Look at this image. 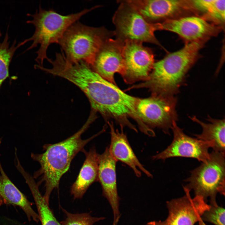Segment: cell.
Instances as JSON below:
<instances>
[{
    "instance_id": "cell-1",
    "label": "cell",
    "mask_w": 225,
    "mask_h": 225,
    "mask_svg": "<svg viewBox=\"0 0 225 225\" xmlns=\"http://www.w3.org/2000/svg\"><path fill=\"white\" fill-rule=\"evenodd\" d=\"M92 113L82 127L78 131L67 139L54 144H47L43 146L44 152L40 154L32 153L31 157L40 165V169L34 174V178L40 177V182H44L45 192L43 197L49 204L52 191L59 187L62 176L69 170L71 162L79 152L84 149L86 145L103 132L102 130L86 139H82V135L96 119Z\"/></svg>"
},
{
    "instance_id": "cell-2",
    "label": "cell",
    "mask_w": 225,
    "mask_h": 225,
    "mask_svg": "<svg viewBox=\"0 0 225 225\" xmlns=\"http://www.w3.org/2000/svg\"><path fill=\"white\" fill-rule=\"evenodd\" d=\"M203 42H190L155 62L147 80L125 91L146 88L152 95L173 96L178 92L186 73L197 60Z\"/></svg>"
},
{
    "instance_id": "cell-3",
    "label": "cell",
    "mask_w": 225,
    "mask_h": 225,
    "mask_svg": "<svg viewBox=\"0 0 225 225\" xmlns=\"http://www.w3.org/2000/svg\"><path fill=\"white\" fill-rule=\"evenodd\" d=\"M98 7L96 6L76 13L63 15L53 9H44L40 5L38 10L34 14H27V16L32 17V19L27 21V23L34 26L35 29L33 34L19 44L21 46L29 41H32L31 45L25 52L40 45L39 48L36 52L37 55L35 61L38 62V65L43 66L44 60L46 59L48 61L50 59L47 54L49 45L53 43L57 44L71 24Z\"/></svg>"
},
{
    "instance_id": "cell-4",
    "label": "cell",
    "mask_w": 225,
    "mask_h": 225,
    "mask_svg": "<svg viewBox=\"0 0 225 225\" xmlns=\"http://www.w3.org/2000/svg\"><path fill=\"white\" fill-rule=\"evenodd\" d=\"M114 36L113 32L104 27H91L78 21L67 29L57 44L68 61L90 65L102 44Z\"/></svg>"
},
{
    "instance_id": "cell-5",
    "label": "cell",
    "mask_w": 225,
    "mask_h": 225,
    "mask_svg": "<svg viewBox=\"0 0 225 225\" xmlns=\"http://www.w3.org/2000/svg\"><path fill=\"white\" fill-rule=\"evenodd\" d=\"M185 180L188 183L183 188L194 191L195 196L201 197L205 201L216 200L218 193L225 195V152L212 151L209 158L198 167L190 171Z\"/></svg>"
},
{
    "instance_id": "cell-6",
    "label": "cell",
    "mask_w": 225,
    "mask_h": 225,
    "mask_svg": "<svg viewBox=\"0 0 225 225\" xmlns=\"http://www.w3.org/2000/svg\"><path fill=\"white\" fill-rule=\"evenodd\" d=\"M118 2L120 5L112 18L116 39L124 43L145 42L160 45L154 34L157 30L155 24L147 21L127 0Z\"/></svg>"
},
{
    "instance_id": "cell-7",
    "label": "cell",
    "mask_w": 225,
    "mask_h": 225,
    "mask_svg": "<svg viewBox=\"0 0 225 225\" xmlns=\"http://www.w3.org/2000/svg\"><path fill=\"white\" fill-rule=\"evenodd\" d=\"M177 102L173 96L151 95L145 98H138L136 109L142 122L148 128L161 129L170 135L169 130L173 122L178 120L176 110Z\"/></svg>"
},
{
    "instance_id": "cell-8",
    "label": "cell",
    "mask_w": 225,
    "mask_h": 225,
    "mask_svg": "<svg viewBox=\"0 0 225 225\" xmlns=\"http://www.w3.org/2000/svg\"><path fill=\"white\" fill-rule=\"evenodd\" d=\"M123 54L124 69L121 76L124 82L131 84L147 80L155 62L150 49L141 42H126Z\"/></svg>"
},
{
    "instance_id": "cell-9",
    "label": "cell",
    "mask_w": 225,
    "mask_h": 225,
    "mask_svg": "<svg viewBox=\"0 0 225 225\" xmlns=\"http://www.w3.org/2000/svg\"><path fill=\"white\" fill-rule=\"evenodd\" d=\"M171 128L173 133L172 143L165 150L153 156V160H165L172 157H182L196 158L203 162L209 158L208 149L213 147V142L203 141L187 135L175 121Z\"/></svg>"
},
{
    "instance_id": "cell-10",
    "label": "cell",
    "mask_w": 225,
    "mask_h": 225,
    "mask_svg": "<svg viewBox=\"0 0 225 225\" xmlns=\"http://www.w3.org/2000/svg\"><path fill=\"white\" fill-rule=\"evenodd\" d=\"M124 44L116 39L108 38L101 45L90 64L101 77L115 85V74L118 73L121 76L124 71Z\"/></svg>"
},
{
    "instance_id": "cell-11",
    "label": "cell",
    "mask_w": 225,
    "mask_h": 225,
    "mask_svg": "<svg viewBox=\"0 0 225 225\" xmlns=\"http://www.w3.org/2000/svg\"><path fill=\"white\" fill-rule=\"evenodd\" d=\"M185 195L167 202L168 216L167 225H194L198 222L204 212L210 207L201 197L193 198L190 191L183 188Z\"/></svg>"
},
{
    "instance_id": "cell-12",
    "label": "cell",
    "mask_w": 225,
    "mask_h": 225,
    "mask_svg": "<svg viewBox=\"0 0 225 225\" xmlns=\"http://www.w3.org/2000/svg\"><path fill=\"white\" fill-rule=\"evenodd\" d=\"M156 26L157 30L174 32L190 42L205 40L220 30L204 18L195 16L168 19L156 23Z\"/></svg>"
},
{
    "instance_id": "cell-13",
    "label": "cell",
    "mask_w": 225,
    "mask_h": 225,
    "mask_svg": "<svg viewBox=\"0 0 225 225\" xmlns=\"http://www.w3.org/2000/svg\"><path fill=\"white\" fill-rule=\"evenodd\" d=\"M117 162L110 153L108 147L102 154H98V181L101 186L103 195L112 208L114 217L112 225H117L120 217V198L116 179Z\"/></svg>"
},
{
    "instance_id": "cell-14",
    "label": "cell",
    "mask_w": 225,
    "mask_h": 225,
    "mask_svg": "<svg viewBox=\"0 0 225 225\" xmlns=\"http://www.w3.org/2000/svg\"><path fill=\"white\" fill-rule=\"evenodd\" d=\"M110 128L111 141L109 150L114 158L129 166L138 177L141 176L142 171L147 176L152 178V175L145 169L141 163L134 153L124 132L123 128L120 127L121 130L115 129L112 121L107 122Z\"/></svg>"
},
{
    "instance_id": "cell-15",
    "label": "cell",
    "mask_w": 225,
    "mask_h": 225,
    "mask_svg": "<svg viewBox=\"0 0 225 225\" xmlns=\"http://www.w3.org/2000/svg\"><path fill=\"white\" fill-rule=\"evenodd\" d=\"M149 23L156 24L179 12L188 6L185 1L127 0Z\"/></svg>"
},
{
    "instance_id": "cell-16",
    "label": "cell",
    "mask_w": 225,
    "mask_h": 225,
    "mask_svg": "<svg viewBox=\"0 0 225 225\" xmlns=\"http://www.w3.org/2000/svg\"><path fill=\"white\" fill-rule=\"evenodd\" d=\"M85 158L77 178L71 188V193L74 199L82 198L89 187L98 181V157L95 147L87 152L82 151Z\"/></svg>"
},
{
    "instance_id": "cell-17",
    "label": "cell",
    "mask_w": 225,
    "mask_h": 225,
    "mask_svg": "<svg viewBox=\"0 0 225 225\" xmlns=\"http://www.w3.org/2000/svg\"><path fill=\"white\" fill-rule=\"evenodd\" d=\"M0 195L4 204L17 206L25 213L28 220L38 222L39 217L30 202L13 184L4 172L0 161Z\"/></svg>"
},
{
    "instance_id": "cell-18",
    "label": "cell",
    "mask_w": 225,
    "mask_h": 225,
    "mask_svg": "<svg viewBox=\"0 0 225 225\" xmlns=\"http://www.w3.org/2000/svg\"><path fill=\"white\" fill-rule=\"evenodd\" d=\"M193 122L200 124L202 132L199 134L194 135L197 139L214 143L213 150L225 152V119H217L209 117L208 123H204L195 116L190 117Z\"/></svg>"
},
{
    "instance_id": "cell-19",
    "label": "cell",
    "mask_w": 225,
    "mask_h": 225,
    "mask_svg": "<svg viewBox=\"0 0 225 225\" xmlns=\"http://www.w3.org/2000/svg\"><path fill=\"white\" fill-rule=\"evenodd\" d=\"M191 5L208 17L219 23H224L225 18V0H195Z\"/></svg>"
},
{
    "instance_id": "cell-20",
    "label": "cell",
    "mask_w": 225,
    "mask_h": 225,
    "mask_svg": "<svg viewBox=\"0 0 225 225\" xmlns=\"http://www.w3.org/2000/svg\"><path fill=\"white\" fill-rule=\"evenodd\" d=\"M1 34L0 32V39ZM15 40L10 46L8 35L7 32L2 42L0 40V88L3 81L8 77L9 68L11 61L16 50L20 46L16 45Z\"/></svg>"
},
{
    "instance_id": "cell-21",
    "label": "cell",
    "mask_w": 225,
    "mask_h": 225,
    "mask_svg": "<svg viewBox=\"0 0 225 225\" xmlns=\"http://www.w3.org/2000/svg\"><path fill=\"white\" fill-rule=\"evenodd\" d=\"M30 189L38 212L42 225H61L57 221L37 185L32 186Z\"/></svg>"
},
{
    "instance_id": "cell-22",
    "label": "cell",
    "mask_w": 225,
    "mask_h": 225,
    "mask_svg": "<svg viewBox=\"0 0 225 225\" xmlns=\"http://www.w3.org/2000/svg\"><path fill=\"white\" fill-rule=\"evenodd\" d=\"M63 210L66 218L61 222L62 225H93L96 222L105 218L102 217H93L87 213L74 214Z\"/></svg>"
},
{
    "instance_id": "cell-23",
    "label": "cell",
    "mask_w": 225,
    "mask_h": 225,
    "mask_svg": "<svg viewBox=\"0 0 225 225\" xmlns=\"http://www.w3.org/2000/svg\"><path fill=\"white\" fill-rule=\"evenodd\" d=\"M209 205V209L202 216V220L215 225H225L224 208L218 206L216 200H210Z\"/></svg>"
},
{
    "instance_id": "cell-24",
    "label": "cell",
    "mask_w": 225,
    "mask_h": 225,
    "mask_svg": "<svg viewBox=\"0 0 225 225\" xmlns=\"http://www.w3.org/2000/svg\"><path fill=\"white\" fill-rule=\"evenodd\" d=\"M146 225H167L166 220L163 221H153L148 222Z\"/></svg>"
},
{
    "instance_id": "cell-25",
    "label": "cell",
    "mask_w": 225,
    "mask_h": 225,
    "mask_svg": "<svg viewBox=\"0 0 225 225\" xmlns=\"http://www.w3.org/2000/svg\"><path fill=\"white\" fill-rule=\"evenodd\" d=\"M198 222L199 225H206L203 221L202 220L201 218L200 220L198 221Z\"/></svg>"
},
{
    "instance_id": "cell-26",
    "label": "cell",
    "mask_w": 225,
    "mask_h": 225,
    "mask_svg": "<svg viewBox=\"0 0 225 225\" xmlns=\"http://www.w3.org/2000/svg\"><path fill=\"white\" fill-rule=\"evenodd\" d=\"M4 204L3 200L0 195V206L3 205Z\"/></svg>"
},
{
    "instance_id": "cell-27",
    "label": "cell",
    "mask_w": 225,
    "mask_h": 225,
    "mask_svg": "<svg viewBox=\"0 0 225 225\" xmlns=\"http://www.w3.org/2000/svg\"><path fill=\"white\" fill-rule=\"evenodd\" d=\"M2 141V138H0V144L1 143Z\"/></svg>"
},
{
    "instance_id": "cell-28",
    "label": "cell",
    "mask_w": 225,
    "mask_h": 225,
    "mask_svg": "<svg viewBox=\"0 0 225 225\" xmlns=\"http://www.w3.org/2000/svg\"></svg>"
}]
</instances>
